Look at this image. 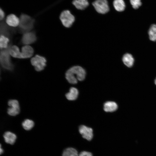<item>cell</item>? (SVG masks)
Instances as JSON below:
<instances>
[{"instance_id":"26","label":"cell","mask_w":156,"mask_h":156,"mask_svg":"<svg viewBox=\"0 0 156 156\" xmlns=\"http://www.w3.org/2000/svg\"><path fill=\"white\" fill-rule=\"evenodd\" d=\"M5 16V13L3 10L1 8L0 10V20H2Z\"/></svg>"},{"instance_id":"6","label":"cell","mask_w":156,"mask_h":156,"mask_svg":"<svg viewBox=\"0 0 156 156\" xmlns=\"http://www.w3.org/2000/svg\"><path fill=\"white\" fill-rule=\"evenodd\" d=\"M92 5L96 10L101 14H105L109 10L107 0H96L92 3Z\"/></svg>"},{"instance_id":"21","label":"cell","mask_w":156,"mask_h":156,"mask_svg":"<svg viewBox=\"0 0 156 156\" xmlns=\"http://www.w3.org/2000/svg\"><path fill=\"white\" fill-rule=\"evenodd\" d=\"M10 40L9 38L3 35L0 38V47L1 49L7 48L9 46Z\"/></svg>"},{"instance_id":"18","label":"cell","mask_w":156,"mask_h":156,"mask_svg":"<svg viewBox=\"0 0 156 156\" xmlns=\"http://www.w3.org/2000/svg\"><path fill=\"white\" fill-rule=\"evenodd\" d=\"M10 54L12 57L18 59H22L21 52L19 48L16 46H11L9 50Z\"/></svg>"},{"instance_id":"2","label":"cell","mask_w":156,"mask_h":156,"mask_svg":"<svg viewBox=\"0 0 156 156\" xmlns=\"http://www.w3.org/2000/svg\"><path fill=\"white\" fill-rule=\"evenodd\" d=\"M18 30L20 33L24 34L30 31L34 28L35 20L27 14H22L20 17Z\"/></svg>"},{"instance_id":"15","label":"cell","mask_w":156,"mask_h":156,"mask_svg":"<svg viewBox=\"0 0 156 156\" xmlns=\"http://www.w3.org/2000/svg\"><path fill=\"white\" fill-rule=\"evenodd\" d=\"M117 108V105L114 102L107 101L104 105V110L106 112H113L115 111Z\"/></svg>"},{"instance_id":"25","label":"cell","mask_w":156,"mask_h":156,"mask_svg":"<svg viewBox=\"0 0 156 156\" xmlns=\"http://www.w3.org/2000/svg\"><path fill=\"white\" fill-rule=\"evenodd\" d=\"M79 156H93L92 153L89 152L82 151L79 154Z\"/></svg>"},{"instance_id":"14","label":"cell","mask_w":156,"mask_h":156,"mask_svg":"<svg viewBox=\"0 0 156 156\" xmlns=\"http://www.w3.org/2000/svg\"><path fill=\"white\" fill-rule=\"evenodd\" d=\"M73 4L78 9L83 10L89 5L88 0H74Z\"/></svg>"},{"instance_id":"8","label":"cell","mask_w":156,"mask_h":156,"mask_svg":"<svg viewBox=\"0 0 156 156\" xmlns=\"http://www.w3.org/2000/svg\"><path fill=\"white\" fill-rule=\"evenodd\" d=\"M9 107L8 109L7 113L10 115L16 116L20 112V107L18 101L15 99L10 100L8 102Z\"/></svg>"},{"instance_id":"5","label":"cell","mask_w":156,"mask_h":156,"mask_svg":"<svg viewBox=\"0 0 156 156\" xmlns=\"http://www.w3.org/2000/svg\"><path fill=\"white\" fill-rule=\"evenodd\" d=\"M60 18L63 25L67 28L70 27L75 20L74 16L68 10L63 11L60 14Z\"/></svg>"},{"instance_id":"9","label":"cell","mask_w":156,"mask_h":156,"mask_svg":"<svg viewBox=\"0 0 156 156\" xmlns=\"http://www.w3.org/2000/svg\"><path fill=\"white\" fill-rule=\"evenodd\" d=\"M79 132L83 138L90 141L93 138L92 129L85 125H81L79 128Z\"/></svg>"},{"instance_id":"3","label":"cell","mask_w":156,"mask_h":156,"mask_svg":"<svg viewBox=\"0 0 156 156\" xmlns=\"http://www.w3.org/2000/svg\"><path fill=\"white\" fill-rule=\"evenodd\" d=\"M12 46L10 43L8 47L6 49H2L0 54V62L2 68L7 70L12 71L14 68V65L12 63L10 56L9 50Z\"/></svg>"},{"instance_id":"10","label":"cell","mask_w":156,"mask_h":156,"mask_svg":"<svg viewBox=\"0 0 156 156\" xmlns=\"http://www.w3.org/2000/svg\"><path fill=\"white\" fill-rule=\"evenodd\" d=\"M0 31L1 35H3L9 38H11L15 32L14 29L8 26L4 21L0 23Z\"/></svg>"},{"instance_id":"16","label":"cell","mask_w":156,"mask_h":156,"mask_svg":"<svg viewBox=\"0 0 156 156\" xmlns=\"http://www.w3.org/2000/svg\"><path fill=\"white\" fill-rule=\"evenodd\" d=\"M78 94V90L76 88L71 87L70 88L69 92L66 94V97L68 100H74L77 98Z\"/></svg>"},{"instance_id":"1","label":"cell","mask_w":156,"mask_h":156,"mask_svg":"<svg viewBox=\"0 0 156 156\" xmlns=\"http://www.w3.org/2000/svg\"><path fill=\"white\" fill-rule=\"evenodd\" d=\"M85 70L79 66H75L70 68L65 73V77L68 81L71 84L77 83V81H82L85 78Z\"/></svg>"},{"instance_id":"28","label":"cell","mask_w":156,"mask_h":156,"mask_svg":"<svg viewBox=\"0 0 156 156\" xmlns=\"http://www.w3.org/2000/svg\"><path fill=\"white\" fill-rule=\"evenodd\" d=\"M155 85H156V78L155 79Z\"/></svg>"},{"instance_id":"11","label":"cell","mask_w":156,"mask_h":156,"mask_svg":"<svg viewBox=\"0 0 156 156\" xmlns=\"http://www.w3.org/2000/svg\"><path fill=\"white\" fill-rule=\"evenodd\" d=\"M5 21L9 26L15 27L19 25L20 19L15 14H11L7 16Z\"/></svg>"},{"instance_id":"4","label":"cell","mask_w":156,"mask_h":156,"mask_svg":"<svg viewBox=\"0 0 156 156\" xmlns=\"http://www.w3.org/2000/svg\"><path fill=\"white\" fill-rule=\"evenodd\" d=\"M46 58L42 56L36 55L31 60V63L35 69L39 72L43 70L46 66Z\"/></svg>"},{"instance_id":"17","label":"cell","mask_w":156,"mask_h":156,"mask_svg":"<svg viewBox=\"0 0 156 156\" xmlns=\"http://www.w3.org/2000/svg\"><path fill=\"white\" fill-rule=\"evenodd\" d=\"M124 64L128 67H131L133 65L134 59L132 55L128 53L125 54L122 59Z\"/></svg>"},{"instance_id":"23","label":"cell","mask_w":156,"mask_h":156,"mask_svg":"<svg viewBox=\"0 0 156 156\" xmlns=\"http://www.w3.org/2000/svg\"><path fill=\"white\" fill-rule=\"evenodd\" d=\"M150 39L152 41H156V25L153 24L150 27L148 31Z\"/></svg>"},{"instance_id":"22","label":"cell","mask_w":156,"mask_h":156,"mask_svg":"<svg viewBox=\"0 0 156 156\" xmlns=\"http://www.w3.org/2000/svg\"><path fill=\"white\" fill-rule=\"evenodd\" d=\"M22 125L24 129L28 131L30 130L33 127L34 123L32 120L29 119H26L22 122Z\"/></svg>"},{"instance_id":"12","label":"cell","mask_w":156,"mask_h":156,"mask_svg":"<svg viewBox=\"0 0 156 156\" xmlns=\"http://www.w3.org/2000/svg\"><path fill=\"white\" fill-rule=\"evenodd\" d=\"M34 49L31 46L26 45L23 47L21 52L22 59H26L31 57L34 53Z\"/></svg>"},{"instance_id":"7","label":"cell","mask_w":156,"mask_h":156,"mask_svg":"<svg viewBox=\"0 0 156 156\" xmlns=\"http://www.w3.org/2000/svg\"><path fill=\"white\" fill-rule=\"evenodd\" d=\"M37 40V37L34 31H29L23 34L21 39V43L25 45L35 43Z\"/></svg>"},{"instance_id":"27","label":"cell","mask_w":156,"mask_h":156,"mask_svg":"<svg viewBox=\"0 0 156 156\" xmlns=\"http://www.w3.org/2000/svg\"><path fill=\"white\" fill-rule=\"evenodd\" d=\"M0 154H2L3 151V149L1 148V144H0Z\"/></svg>"},{"instance_id":"24","label":"cell","mask_w":156,"mask_h":156,"mask_svg":"<svg viewBox=\"0 0 156 156\" xmlns=\"http://www.w3.org/2000/svg\"><path fill=\"white\" fill-rule=\"evenodd\" d=\"M130 2L133 8L135 9H138L142 4L140 0H130Z\"/></svg>"},{"instance_id":"13","label":"cell","mask_w":156,"mask_h":156,"mask_svg":"<svg viewBox=\"0 0 156 156\" xmlns=\"http://www.w3.org/2000/svg\"><path fill=\"white\" fill-rule=\"evenodd\" d=\"M3 137L6 143L12 145L14 144L16 139V135L9 131L5 132L3 135Z\"/></svg>"},{"instance_id":"20","label":"cell","mask_w":156,"mask_h":156,"mask_svg":"<svg viewBox=\"0 0 156 156\" xmlns=\"http://www.w3.org/2000/svg\"><path fill=\"white\" fill-rule=\"evenodd\" d=\"M62 156H79V154L75 148L68 147L64 150Z\"/></svg>"},{"instance_id":"19","label":"cell","mask_w":156,"mask_h":156,"mask_svg":"<svg viewBox=\"0 0 156 156\" xmlns=\"http://www.w3.org/2000/svg\"><path fill=\"white\" fill-rule=\"evenodd\" d=\"M113 5L115 9L119 12L124 11L125 8V4L123 0H114Z\"/></svg>"}]
</instances>
